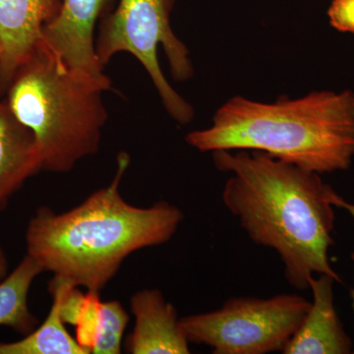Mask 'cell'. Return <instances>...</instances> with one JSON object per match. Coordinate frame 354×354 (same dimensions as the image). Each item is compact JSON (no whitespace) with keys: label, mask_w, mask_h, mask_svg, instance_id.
<instances>
[{"label":"cell","mask_w":354,"mask_h":354,"mask_svg":"<svg viewBox=\"0 0 354 354\" xmlns=\"http://www.w3.org/2000/svg\"><path fill=\"white\" fill-rule=\"evenodd\" d=\"M212 155L216 169L230 174L223 204L254 243L278 254L291 286L309 290L315 274L342 283L329 255L337 193L321 174L258 151Z\"/></svg>","instance_id":"obj_1"},{"label":"cell","mask_w":354,"mask_h":354,"mask_svg":"<svg viewBox=\"0 0 354 354\" xmlns=\"http://www.w3.org/2000/svg\"><path fill=\"white\" fill-rule=\"evenodd\" d=\"M131 158L118 156L111 183L75 208L57 214L37 209L26 230L27 254L44 272L70 285L102 290L128 256L171 241L183 223L178 207L160 201L148 208L133 206L120 193Z\"/></svg>","instance_id":"obj_2"},{"label":"cell","mask_w":354,"mask_h":354,"mask_svg":"<svg viewBox=\"0 0 354 354\" xmlns=\"http://www.w3.org/2000/svg\"><path fill=\"white\" fill-rule=\"evenodd\" d=\"M185 140L203 153L258 151L319 174L348 171L354 158V93L318 91L271 104L235 95L218 109L211 127Z\"/></svg>","instance_id":"obj_3"},{"label":"cell","mask_w":354,"mask_h":354,"mask_svg":"<svg viewBox=\"0 0 354 354\" xmlns=\"http://www.w3.org/2000/svg\"><path fill=\"white\" fill-rule=\"evenodd\" d=\"M111 88L109 77L77 73L41 41L16 70L3 101L34 135L43 171L64 174L99 151Z\"/></svg>","instance_id":"obj_4"},{"label":"cell","mask_w":354,"mask_h":354,"mask_svg":"<svg viewBox=\"0 0 354 354\" xmlns=\"http://www.w3.org/2000/svg\"><path fill=\"white\" fill-rule=\"evenodd\" d=\"M176 0H120L102 16L95 39V53L102 66L120 53L133 55L146 70L169 116L180 125L194 118V109L172 88L158 62L162 48L176 82L194 75L190 51L176 36L171 18Z\"/></svg>","instance_id":"obj_5"},{"label":"cell","mask_w":354,"mask_h":354,"mask_svg":"<svg viewBox=\"0 0 354 354\" xmlns=\"http://www.w3.org/2000/svg\"><path fill=\"white\" fill-rule=\"evenodd\" d=\"M311 301L290 293L262 299L234 297L221 308L180 318L190 344L214 354L283 353L308 313Z\"/></svg>","instance_id":"obj_6"},{"label":"cell","mask_w":354,"mask_h":354,"mask_svg":"<svg viewBox=\"0 0 354 354\" xmlns=\"http://www.w3.org/2000/svg\"><path fill=\"white\" fill-rule=\"evenodd\" d=\"M114 0H62L57 17L44 29L41 41L70 69L104 79V73L95 53V28L113 10Z\"/></svg>","instance_id":"obj_7"},{"label":"cell","mask_w":354,"mask_h":354,"mask_svg":"<svg viewBox=\"0 0 354 354\" xmlns=\"http://www.w3.org/2000/svg\"><path fill=\"white\" fill-rule=\"evenodd\" d=\"M62 6V0H0V62L6 91Z\"/></svg>","instance_id":"obj_8"},{"label":"cell","mask_w":354,"mask_h":354,"mask_svg":"<svg viewBox=\"0 0 354 354\" xmlns=\"http://www.w3.org/2000/svg\"><path fill=\"white\" fill-rule=\"evenodd\" d=\"M130 307L134 330L128 339L133 354H188L189 344L178 313L157 288H146L132 295Z\"/></svg>","instance_id":"obj_9"},{"label":"cell","mask_w":354,"mask_h":354,"mask_svg":"<svg viewBox=\"0 0 354 354\" xmlns=\"http://www.w3.org/2000/svg\"><path fill=\"white\" fill-rule=\"evenodd\" d=\"M335 279L319 274L309 281L313 295L308 313L283 354H349L354 344L335 308Z\"/></svg>","instance_id":"obj_10"},{"label":"cell","mask_w":354,"mask_h":354,"mask_svg":"<svg viewBox=\"0 0 354 354\" xmlns=\"http://www.w3.org/2000/svg\"><path fill=\"white\" fill-rule=\"evenodd\" d=\"M43 171L32 133L0 102V211L23 184Z\"/></svg>","instance_id":"obj_11"},{"label":"cell","mask_w":354,"mask_h":354,"mask_svg":"<svg viewBox=\"0 0 354 354\" xmlns=\"http://www.w3.org/2000/svg\"><path fill=\"white\" fill-rule=\"evenodd\" d=\"M44 272L31 256L26 255L17 267L0 281V326L29 334L36 329V317L28 304L30 288Z\"/></svg>","instance_id":"obj_12"},{"label":"cell","mask_w":354,"mask_h":354,"mask_svg":"<svg viewBox=\"0 0 354 354\" xmlns=\"http://www.w3.org/2000/svg\"><path fill=\"white\" fill-rule=\"evenodd\" d=\"M0 354H88L70 335L59 313L58 300L53 304L41 325L25 335L22 339L0 342Z\"/></svg>","instance_id":"obj_13"},{"label":"cell","mask_w":354,"mask_h":354,"mask_svg":"<svg viewBox=\"0 0 354 354\" xmlns=\"http://www.w3.org/2000/svg\"><path fill=\"white\" fill-rule=\"evenodd\" d=\"M128 322L129 315L120 301H102L99 334L91 353L120 354Z\"/></svg>","instance_id":"obj_14"},{"label":"cell","mask_w":354,"mask_h":354,"mask_svg":"<svg viewBox=\"0 0 354 354\" xmlns=\"http://www.w3.org/2000/svg\"><path fill=\"white\" fill-rule=\"evenodd\" d=\"M101 304L99 292L90 291L86 293L85 304L78 319L76 325L75 339L83 348L92 353L93 346L97 341L99 334L100 322H101Z\"/></svg>","instance_id":"obj_15"},{"label":"cell","mask_w":354,"mask_h":354,"mask_svg":"<svg viewBox=\"0 0 354 354\" xmlns=\"http://www.w3.org/2000/svg\"><path fill=\"white\" fill-rule=\"evenodd\" d=\"M330 24L342 32H354V0H333L328 9Z\"/></svg>","instance_id":"obj_16"},{"label":"cell","mask_w":354,"mask_h":354,"mask_svg":"<svg viewBox=\"0 0 354 354\" xmlns=\"http://www.w3.org/2000/svg\"><path fill=\"white\" fill-rule=\"evenodd\" d=\"M333 204H334L335 208H342L346 209V211H348V213L351 214V215L353 216L354 218V204H351V203L346 201V200H344V198L341 196V195H335L334 200H333ZM353 258L354 260V253L353 254ZM353 299L354 310V290L353 292ZM353 353H354V348Z\"/></svg>","instance_id":"obj_17"},{"label":"cell","mask_w":354,"mask_h":354,"mask_svg":"<svg viewBox=\"0 0 354 354\" xmlns=\"http://www.w3.org/2000/svg\"><path fill=\"white\" fill-rule=\"evenodd\" d=\"M8 271V261H7L6 253L3 249L0 246V281L7 276Z\"/></svg>","instance_id":"obj_18"},{"label":"cell","mask_w":354,"mask_h":354,"mask_svg":"<svg viewBox=\"0 0 354 354\" xmlns=\"http://www.w3.org/2000/svg\"><path fill=\"white\" fill-rule=\"evenodd\" d=\"M4 94H6V86L2 79L1 62H0V102L3 100Z\"/></svg>","instance_id":"obj_19"}]
</instances>
